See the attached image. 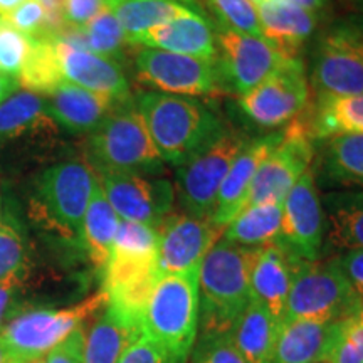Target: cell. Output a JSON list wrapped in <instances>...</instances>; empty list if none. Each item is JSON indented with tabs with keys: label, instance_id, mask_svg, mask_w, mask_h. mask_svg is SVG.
Instances as JSON below:
<instances>
[{
	"label": "cell",
	"instance_id": "cell-1",
	"mask_svg": "<svg viewBox=\"0 0 363 363\" xmlns=\"http://www.w3.org/2000/svg\"><path fill=\"white\" fill-rule=\"evenodd\" d=\"M135 103L158 155L177 169L227 133L220 118L194 98L145 91Z\"/></svg>",
	"mask_w": 363,
	"mask_h": 363
},
{
	"label": "cell",
	"instance_id": "cell-2",
	"mask_svg": "<svg viewBox=\"0 0 363 363\" xmlns=\"http://www.w3.org/2000/svg\"><path fill=\"white\" fill-rule=\"evenodd\" d=\"M261 247L217 240L199 271V337L230 335L251 303V271Z\"/></svg>",
	"mask_w": 363,
	"mask_h": 363
},
{
	"label": "cell",
	"instance_id": "cell-3",
	"mask_svg": "<svg viewBox=\"0 0 363 363\" xmlns=\"http://www.w3.org/2000/svg\"><path fill=\"white\" fill-rule=\"evenodd\" d=\"M84 160L96 175L160 174L163 160L158 155L135 99L121 103L88 136Z\"/></svg>",
	"mask_w": 363,
	"mask_h": 363
},
{
	"label": "cell",
	"instance_id": "cell-4",
	"mask_svg": "<svg viewBox=\"0 0 363 363\" xmlns=\"http://www.w3.org/2000/svg\"><path fill=\"white\" fill-rule=\"evenodd\" d=\"M98 177L86 160H61L35 179L30 211L35 220L71 242H81L84 214Z\"/></svg>",
	"mask_w": 363,
	"mask_h": 363
},
{
	"label": "cell",
	"instance_id": "cell-5",
	"mask_svg": "<svg viewBox=\"0 0 363 363\" xmlns=\"http://www.w3.org/2000/svg\"><path fill=\"white\" fill-rule=\"evenodd\" d=\"M199 274H162L145 310L143 331L160 343L172 363H185L199 330Z\"/></svg>",
	"mask_w": 363,
	"mask_h": 363
},
{
	"label": "cell",
	"instance_id": "cell-6",
	"mask_svg": "<svg viewBox=\"0 0 363 363\" xmlns=\"http://www.w3.org/2000/svg\"><path fill=\"white\" fill-rule=\"evenodd\" d=\"M106 305L108 296L99 291L69 308L17 311L0 331V337L21 360L45 357L76 330L84 328L88 320L101 313Z\"/></svg>",
	"mask_w": 363,
	"mask_h": 363
},
{
	"label": "cell",
	"instance_id": "cell-7",
	"mask_svg": "<svg viewBox=\"0 0 363 363\" xmlns=\"http://www.w3.org/2000/svg\"><path fill=\"white\" fill-rule=\"evenodd\" d=\"M362 305L363 299L333 261H305L289 289L283 325L296 320L340 321Z\"/></svg>",
	"mask_w": 363,
	"mask_h": 363
},
{
	"label": "cell",
	"instance_id": "cell-8",
	"mask_svg": "<svg viewBox=\"0 0 363 363\" xmlns=\"http://www.w3.org/2000/svg\"><path fill=\"white\" fill-rule=\"evenodd\" d=\"M133 48L136 81L153 93L187 98L225 94L216 59L184 56L143 45Z\"/></svg>",
	"mask_w": 363,
	"mask_h": 363
},
{
	"label": "cell",
	"instance_id": "cell-9",
	"mask_svg": "<svg viewBox=\"0 0 363 363\" xmlns=\"http://www.w3.org/2000/svg\"><path fill=\"white\" fill-rule=\"evenodd\" d=\"M59 130L44 96L16 91L0 104V163L13 165L40 158L56 148Z\"/></svg>",
	"mask_w": 363,
	"mask_h": 363
},
{
	"label": "cell",
	"instance_id": "cell-10",
	"mask_svg": "<svg viewBox=\"0 0 363 363\" xmlns=\"http://www.w3.org/2000/svg\"><path fill=\"white\" fill-rule=\"evenodd\" d=\"M311 86L318 96L363 93V30L340 24L318 39L311 56Z\"/></svg>",
	"mask_w": 363,
	"mask_h": 363
},
{
	"label": "cell",
	"instance_id": "cell-11",
	"mask_svg": "<svg viewBox=\"0 0 363 363\" xmlns=\"http://www.w3.org/2000/svg\"><path fill=\"white\" fill-rule=\"evenodd\" d=\"M310 103V84L303 61L288 57L266 81L239 96L244 116L261 128L291 123Z\"/></svg>",
	"mask_w": 363,
	"mask_h": 363
},
{
	"label": "cell",
	"instance_id": "cell-12",
	"mask_svg": "<svg viewBox=\"0 0 363 363\" xmlns=\"http://www.w3.org/2000/svg\"><path fill=\"white\" fill-rule=\"evenodd\" d=\"M246 142L242 136L227 131L211 148L177 169L175 195L184 214L212 219L222 182Z\"/></svg>",
	"mask_w": 363,
	"mask_h": 363
},
{
	"label": "cell",
	"instance_id": "cell-13",
	"mask_svg": "<svg viewBox=\"0 0 363 363\" xmlns=\"http://www.w3.org/2000/svg\"><path fill=\"white\" fill-rule=\"evenodd\" d=\"M313 142L315 140L311 138L306 116H298L291 121L283 131V140L264 158L254 175L246 207L283 202L301 175L310 170L315 155Z\"/></svg>",
	"mask_w": 363,
	"mask_h": 363
},
{
	"label": "cell",
	"instance_id": "cell-14",
	"mask_svg": "<svg viewBox=\"0 0 363 363\" xmlns=\"http://www.w3.org/2000/svg\"><path fill=\"white\" fill-rule=\"evenodd\" d=\"M217 69L225 94L242 96L266 81L286 61L269 40L217 27Z\"/></svg>",
	"mask_w": 363,
	"mask_h": 363
},
{
	"label": "cell",
	"instance_id": "cell-15",
	"mask_svg": "<svg viewBox=\"0 0 363 363\" xmlns=\"http://www.w3.org/2000/svg\"><path fill=\"white\" fill-rule=\"evenodd\" d=\"M325 211L311 170L301 175L283 201L278 240L301 261L320 259L325 240Z\"/></svg>",
	"mask_w": 363,
	"mask_h": 363
},
{
	"label": "cell",
	"instance_id": "cell-16",
	"mask_svg": "<svg viewBox=\"0 0 363 363\" xmlns=\"http://www.w3.org/2000/svg\"><path fill=\"white\" fill-rule=\"evenodd\" d=\"M157 230L162 274H199L203 257L224 233L211 219L184 212L167 216Z\"/></svg>",
	"mask_w": 363,
	"mask_h": 363
},
{
	"label": "cell",
	"instance_id": "cell-17",
	"mask_svg": "<svg viewBox=\"0 0 363 363\" xmlns=\"http://www.w3.org/2000/svg\"><path fill=\"white\" fill-rule=\"evenodd\" d=\"M96 177L108 202L121 220L140 222L158 229L174 207L175 189L165 179H148V175L138 174Z\"/></svg>",
	"mask_w": 363,
	"mask_h": 363
},
{
	"label": "cell",
	"instance_id": "cell-18",
	"mask_svg": "<svg viewBox=\"0 0 363 363\" xmlns=\"http://www.w3.org/2000/svg\"><path fill=\"white\" fill-rule=\"evenodd\" d=\"M305 261L289 252L279 240L259 249L251 271V301L271 313L283 326L289 289Z\"/></svg>",
	"mask_w": 363,
	"mask_h": 363
},
{
	"label": "cell",
	"instance_id": "cell-19",
	"mask_svg": "<svg viewBox=\"0 0 363 363\" xmlns=\"http://www.w3.org/2000/svg\"><path fill=\"white\" fill-rule=\"evenodd\" d=\"M51 39L56 44L59 66H61L62 78L66 83L106 94L118 101H128L133 98L128 78L121 69L120 62L84 51V49H78L57 38Z\"/></svg>",
	"mask_w": 363,
	"mask_h": 363
},
{
	"label": "cell",
	"instance_id": "cell-20",
	"mask_svg": "<svg viewBox=\"0 0 363 363\" xmlns=\"http://www.w3.org/2000/svg\"><path fill=\"white\" fill-rule=\"evenodd\" d=\"M281 140H283V131L246 142L230 165L229 174L225 175L217 194L216 211L211 219L216 225L225 229V225L246 208L254 175L264 158L278 147Z\"/></svg>",
	"mask_w": 363,
	"mask_h": 363
},
{
	"label": "cell",
	"instance_id": "cell-21",
	"mask_svg": "<svg viewBox=\"0 0 363 363\" xmlns=\"http://www.w3.org/2000/svg\"><path fill=\"white\" fill-rule=\"evenodd\" d=\"M44 98L49 115L59 128H65L72 135H91L121 103H125L66 81Z\"/></svg>",
	"mask_w": 363,
	"mask_h": 363
},
{
	"label": "cell",
	"instance_id": "cell-22",
	"mask_svg": "<svg viewBox=\"0 0 363 363\" xmlns=\"http://www.w3.org/2000/svg\"><path fill=\"white\" fill-rule=\"evenodd\" d=\"M133 45L162 49V51L202 59L217 57L216 30L197 12L153 27L140 35Z\"/></svg>",
	"mask_w": 363,
	"mask_h": 363
},
{
	"label": "cell",
	"instance_id": "cell-23",
	"mask_svg": "<svg viewBox=\"0 0 363 363\" xmlns=\"http://www.w3.org/2000/svg\"><path fill=\"white\" fill-rule=\"evenodd\" d=\"M338 321L296 320L284 323L271 363H323Z\"/></svg>",
	"mask_w": 363,
	"mask_h": 363
},
{
	"label": "cell",
	"instance_id": "cell-24",
	"mask_svg": "<svg viewBox=\"0 0 363 363\" xmlns=\"http://www.w3.org/2000/svg\"><path fill=\"white\" fill-rule=\"evenodd\" d=\"M264 39L286 57H296L303 44L311 38L316 27L315 12L283 2L256 4Z\"/></svg>",
	"mask_w": 363,
	"mask_h": 363
},
{
	"label": "cell",
	"instance_id": "cell-25",
	"mask_svg": "<svg viewBox=\"0 0 363 363\" xmlns=\"http://www.w3.org/2000/svg\"><path fill=\"white\" fill-rule=\"evenodd\" d=\"M143 333V326L106 305L84 330V363H118L126 348Z\"/></svg>",
	"mask_w": 363,
	"mask_h": 363
},
{
	"label": "cell",
	"instance_id": "cell-26",
	"mask_svg": "<svg viewBox=\"0 0 363 363\" xmlns=\"http://www.w3.org/2000/svg\"><path fill=\"white\" fill-rule=\"evenodd\" d=\"M281 325L271 313L251 301L235 321L230 338L246 363H271Z\"/></svg>",
	"mask_w": 363,
	"mask_h": 363
},
{
	"label": "cell",
	"instance_id": "cell-27",
	"mask_svg": "<svg viewBox=\"0 0 363 363\" xmlns=\"http://www.w3.org/2000/svg\"><path fill=\"white\" fill-rule=\"evenodd\" d=\"M306 123L313 140L337 135H363V93L353 96H318Z\"/></svg>",
	"mask_w": 363,
	"mask_h": 363
},
{
	"label": "cell",
	"instance_id": "cell-28",
	"mask_svg": "<svg viewBox=\"0 0 363 363\" xmlns=\"http://www.w3.org/2000/svg\"><path fill=\"white\" fill-rule=\"evenodd\" d=\"M321 203L331 244L345 251L363 249V190L331 192Z\"/></svg>",
	"mask_w": 363,
	"mask_h": 363
},
{
	"label": "cell",
	"instance_id": "cell-29",
	"mask_svg": "<svg viewBox=\"0 0 363 363\" xmlns=\"http://www.w3.org/2000/svg\"><path fill=\"white\" fill-rule=\"evenodd\" d=\"M326 140L320 155L321 180L363 189V135H337Z\"/></svg>",
	"mask_w": 363,
	"mask_h": 363
},
{
	"label": "cell",
	"instance_id": "cell-30",
	"mask_svg": "<svg viewBox=\"0 0 363 363\" xmlns=\"http://www.w3.org/2000/svg\"><path fill=\"white\" fill-rule=\"evenodd\" d=\"M118 224H120V217L111 207V203L108 202L98 180L93 195H91L88 211L84 214L81 244L88 252L91 262L101 271L111 256Z\"/></svg>",
	"mask_w": 363,
	"mask_h": 363
},
{
	"label": "cell",
	"instance_id": "cell-31",
	"mask_svg": "<svg viewBox=\"0 0 363 363\" xmlns=\"http://www.w3.org/2000/svg\"><path fill=\"white\" fill-rule=\"evenodd\" d=\"M108 9L123 27L130 45L153 27L194 12L177 0H108Z\"/></svg>",
	"mask_w": 363,
	"mask_h": 363
},
{
	"label": "cell",
	"instance_id": "cell-32",
	"mask_svg": "<svg viewBox=\"0 0 363 363\" xmlns=\"http://www.w3.org/2000/svg\"><path fill=\"white\" fill-rule=\"evenodd\" d=\"M283 202L249 206L225 225L222 239L244 247H262L276 242L281 233Z\"/></svg>",
	"mask_w": 363,
	"mask_h": 363
},
{
	"label": "cell",
	"instance_id": "cell-33",
	"mask_svg": "<svg viewBox=\"0 0 363 363\" xmlns=\"http://www.w3.org/2000/svg\"><path fill=\"white\" fill-rule=\"evenodd\" d=\"M17 81L22 89L40 94V96H48L59 84L65 83L56 44L51 38L34 39L33 51L27 57Z\"/></svg>",
	"mask_w": 363,
	"mask_h": 363
},
{
	"label": "cell",
	"instance_id": "cell-34",
	"mask_svg": "<svg viewBox=\"0 0 363 363\" xmlns=\"http://www.w3.org/2000/svg\"><path fill=\"white\" fill-rule=\"evenodd\" d=\"M81 40H83V49L98 56H103L111 61H123L125 48L128 44L123 27L115 17L110 9H103L94 19L88 24L79 27Z\"/></svg>",
	"mask_w": 363,
	"mask_h": 363
},
{
	"label": "cell",
	"instance_id": "cell-35",
	"mask_svg": "<svg viewBox=\"0 0 363 363\" xmlns=\"http://www.w3.org/2000/svg\"><path fill=\"white\" fill-rule=\"evenodd\" d=\"M111 256L126 259H158V230L140 222L120 219Z\"/></svg>",
	"mask_w": 363,
	"mask_h": 363
},
{
	"label": "cell",
	"instance_id": "cell-36",
	"mask_svg": "<svg viewBox=\"0 0 363 363\" xmlns=\"http://www.w3.org/2000/svg\"><path fill=\"white\" fill-rule=\"evenodd\" d=\"M208 11L214 13L217 27L235 30L240 34L264 38L256 6L251 0H202Z\"/></svg>",
	"mask_w": 363,
	"mask_h": 363
},
{
	"label": "cell",
	"instance_id": "cell-37",
	"mask_svg": "<svg viewBox=\"0 0 363 363\" xmlns=\"http://www.w3.org/2000/svg\"><path fill=\"white\" fill-rule=\"evenodd\" d=\"M33 45V38L22 34L7 19L0 17V72L19 78Z\"/></svg>",
	"mask_w": 363,
	"mask_h": 363
},
{
	"label": "cell",
	"instance_id": "cell-38",
	"mask_svg": "<svg viewBox=\"0 0 363 363\" xmlns=\"http://www.w3.org/2000/svg\"><path fill=\"white\" fill-rule=\"evenodd\" d=\"M27 249L19 227L12 220L0 222V281L27 271Z\"/></svg>",
	"mask_w": 363,
	"mask_h": 363
},
{
	"label": "cell",
	"instance_id": "cell-39",
	"mask_svg": "<svg viewBox=\"0 0 363 363\" xmlns=\"http://www.w3.org/2000/svg\"><path fill=\"white\" fill-rule=\"evenodd\" d=\"M192 363H246L235 350L230 335L199 337L192 348Z\"/></svg>",
	"mask_w": 363,
	"mask_h": 363
},
{
	"label": "cell",
	"instance_id": "cell-40",
	"mask_svg": "<svg viewBox=\"0 0 363 363\" xmlns=\"http://www.w3.org/2000/svg\"><path fill=\"white\" fill-rule=\"evenodd\" d=\"M4 19H7L17 30L33 39L43 38L45 34V13L38 0H26Z\"/></svg>",
	"mask_w": 363,
	"mask_h": 363
},
{
	"label": "cell",
	"instance_id": "cell-41",
	"mask_svg": "<svg viewBox=\"0 0 363 363\" xmlns=\"http://www.w3.org/2000/svg\"><path fill=\"white\" fill-rule=\"evenodd\" d=\"M118 363H172V360L165 348L143 331L126 348Z\"/></svg>",
	"mask_w": 363,
	"mask_h": 363
},
{
	"label": "cell",
	"instance_id": "cell-42",
	"mask_svg": "<svg viewBox=\"0 0 363 363\" xmlns=\"http://www.w3.org/2000/svg\"><path fill=\"white\" fill-rule=\"evenodd\" d=\"M26 272L12 274L9 278L0 281V331L7 325V321L16 315V305L19 299L22 288H24Z\"/></svg>",
	"mask_w": 363,
	"mask_h": 363
},
{
	"label": "cell",
	"instance_id": "cell-43",
	"mask_svg": "<svg viewBox=\"0 0 363 363\" xmlns=\"http://www.w3.org/2000/svg\"><path fill=\"white\" fill-rule=\"evenodd\" d=\"M48 363H84V328L76 330L45 355Z\"/></svg>",
	"mask_w": 363,
	"mask_h": 363
},
{
	"label": "cell",
	"instance_id": "cell-44",
	"mask_svg": "<svg viewBox=\"0 0 363 363\" xmlns=\"http://www.w3.org/2000/svg\"><path fill=\"white\" fill-rule=\"evenodd\" d=\"M108 7V0H65L66 26L83 27Z\"/></svg>",
	"mask_w": 363,
	"mask_h": 363
},
{
	"label": "cell",
	"instance_id": "cell-45",
	"mask_svg": "<svg viewBox=\"0 0 363 363\" xmlns=\"http://www.w3.org/2000/svg\"><path fill=\"white\" fill-rule=\"evenodd\" d=\"M331 261L342 271V274L355 289L358 296L363 299V249L347 251L342 256L333 257Z\"/></svg>",
	"mask_w": 363,
	"mask_h": 363
},
{
	"label": "cell",
	"instance_id": "cell-46",
	"mask_svg": "<svg viewBox=\"0 0 363 363\" xmlns=\"http://www.w3.org/2000/svg\"><path fill=\"white\" fill-rule=\"evenodd\" d=\"M323 363H363L360 353L353 347L350 340H348L337 325L335 337L331 340L328 352H326Z\"/></svg>",
	"mask_w": 363,
	"mask_h": 363
},
{
	"label": "cell",
	"instance_id": "cell-47",
	"mask_svg": "<svg viewBox=\"0 0 363 363\" xmlns=\"http://www.w3.org/2000/svg\"><path fill=\"white\" fill-rule=\"evenodd\" d=\"M38 2L43 6L45 13V34L43 38H51L61 33L66 27L65 0H38Z\"/></svg>",
	"mask_w": 363,
	"mask_h": 363
},
{
	"label": "cell",
	"instance_id": "cell-48",
	"mask_svg": "<svg viewBox=\"0 0 363 363\" xmlns=\"http://www.w3.org/2000/svg\"><path fill=\"white\" fill-rule=\"evenodd\" d=\"M342 333L350 340L363 360V305L338 321Z\"/></svg>",
	"mask_w": 363,
	"mask_h": 363
},
{
	"label": "cell",
	"instance_id": "cell-49",
	"mask_svg": "<svg viewBox=\"0 0 363 363\" xmlns=\"http://www.w3.org/2000/svg\"><path fill=\"white\" fill-rule=\"evenodd\" d=\"M17 88H19V81L0 72V104L6 101L9 96H12Z\"/></svg>",
	"mask_w": 363,
	"mask_h": 363
},
{
	"label": "cell",
	"instance_id": "cell-50",
	"mask_svg": "<svg viewBox=\"0 0 363 363\" xmlns=\"http://www.w3.org/2000/svg\"><path fill=\"white\" fill-rule=\"evenodd\" d=\"M283 4H289V6L299 7V9H305V11L310 12H316L323 7L325 0H279Z\"/></svg>",
	"mask_w": 363,
	"mask_h": 363
},
{
	"label": "cell",
	"instance_id": "cell-51",
	"mask_svg": "<svg viewBox=\"0 0 363 363\" xmlns=\"http://www.w3.org/2000/svg\"><path fill=\"white\" fill-rule=\"evenodd\" d=\"M0 363H21V358L13 353L0 337Z\"/></svg>",
	"mask_w": 363,
	"mask_h": 363
},
{
	"label": "cell",
	"instance_id": "cell-52",
	"mask_svg": "<svg viewBox=\"0 0 363 363\" xmlns=\"http://www.w3.org/2000/svg\"><path fill=\"white\" fill-rule=\"evenodd\" d=\"M24 2L26 0H0V17H7Z\"/></svg>",
	"mask_w": 363,
	"mask_h": 363
},
{
	"label": "cell",
	"instance_id": "cell-53",
	"mask_svg": "<svg viewBox=\"0 0 363 363\" xmlns=\"http://www.w3.org/2000/svg\"><path fill=\"white\" fill-rule=\"evenodd\" d=\"M21 363H48L45 357H33V358H22Z\"/></svg>",
	"mask_w": 363,
	"mask_h": 363
},
{
	"label": "cell",
	"instance_id": "cell-54",
	"mask_svg": "<svg viewBox=\"0 0 363 363\" xmlns=\"http://www.w3.org/2000/svg\"><path fill=\"white\" fill-rule=\"evenodd\" d=\"M4 220V202H2V194H0V222Z\"/></svg>",
	"mask_w": 363,
	"mask_h": 363
},
{
	"label": "cell",
	"instance_id": "cell-55",
	"mask_svg": "<svg viewBox=\"0 0 363 363\" xmlns=\"http://www.w3.org/2000/svg\"><path fill=\"white\" fill-rule=\"evenodd\" d=\"M177 2H184V4H197V2H201V0H177Z\"/></svg>",
	"mask_w": 363,
	"mask_h": 363
},
{
	"label": "cell",
	"instance_id": "cell-56",
	"mask_svg": "<svg viewBox=\"0 0 363 363\" xmlns=\"http://www.w3.org/2000/svg\"><path fill=\"white\" fill-rule=\"evenodd\" d=\"M251 2H252V0H251Z\"/></svg>",
	"mask_w": 363,
	"mask_h": 363
}]
</instances>
